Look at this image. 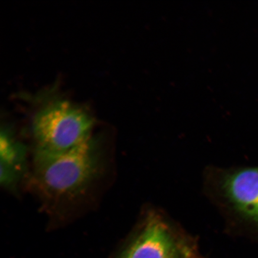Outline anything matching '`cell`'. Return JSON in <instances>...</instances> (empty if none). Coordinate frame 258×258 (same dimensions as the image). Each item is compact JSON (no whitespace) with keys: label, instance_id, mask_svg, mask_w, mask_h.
Masks as SVG:
<instances>
[{"label":"cell","instance_id":"cell-1","mask_svg":"<svg viewBox=\"0 0 258 258\" xmlns=\"http://www.w3.org/2000/svg\"><path fill=\"white\" fill-rule=\"evenodd\" d=\"M100 153L95 140L62 152L36 150L34 176L40 188L53 196L77 195L95 178L100 169Z\"/></svg>","mask_w":258,"mask_h":258},{"label":"cell","instance_id":"cell-2","mask_svg":"<svg viewBox=\"0 0 258 258\" xmlns=\"http://www.w3.org/2000/svg\"><path fill=\"white\" fill-rule=\"evenodd\" d=\"M94 120L80 106L67 100H56L39 109L32 120L36 150L62 152L91 137Z\"/></svg>","mask_w":258,"mask_h":258},{"label":"cell","instance_id":"cell-3","mask_svg":"<svg viewBox=\"0 0 258 258\" xmlns=\"http://www.w3.org/2000/svg\"><path fill=\"white\" fill-rule=\"evenodd\" d=\"M181 249L169 226L152 216L145 222L124 258H182Z\"/></svg>","mask_w":258,"mask_h":258},{"label":"cell","instance_id":"cell-4","mask_svg":"<svg viewBox=\"0 0 258 258\" xmlns=\"http://www.w3.org/2000/svg\"><path fill=\"white\" fill-rule=\"evenodd\" d=\"M221 188L235 211L258 230V167L227 174Z\"/></svg>","mask_w":258,"mask_h":258},{"label":"cell","instance_id":"cell-5","mask_svg":"<svg viewBox=\"0 0 258 258\" xmlns=\"http://www.w3.org/2000/svg\"><path fill=\"white\" fill-rule=\"evenodd\" d=\"M2 184L8 186L14 183L21 173L24 160V148L6 131L0 137Z\"/></svg>","mask_w":258,"mask_h":258}]
</instances>
